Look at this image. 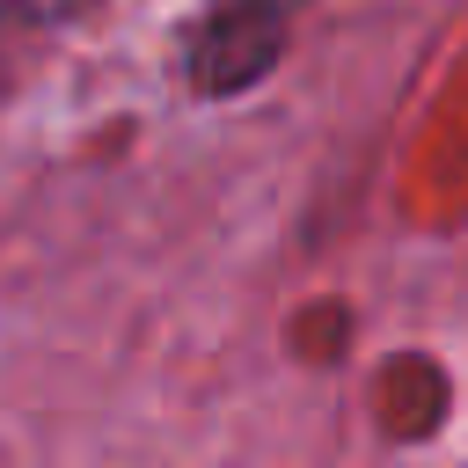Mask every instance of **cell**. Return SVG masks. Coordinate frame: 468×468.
Returning <instances> with one entry per match:
<instances>
[{
    "mask_svg": "<svg viewBox=\"0 0 468 468\" xmlns=\"http://www.w3.org/2000/svg\"><path fill=\"white\" fill-rule=\"evenodd\" d=\"M73 7H88V0H0V22H58Z\"/></svg>",
    "mask_w": 468,
    "mask_h": 468,
    "instance_id": "1",
    "label": "cell"
}]
</instances>
